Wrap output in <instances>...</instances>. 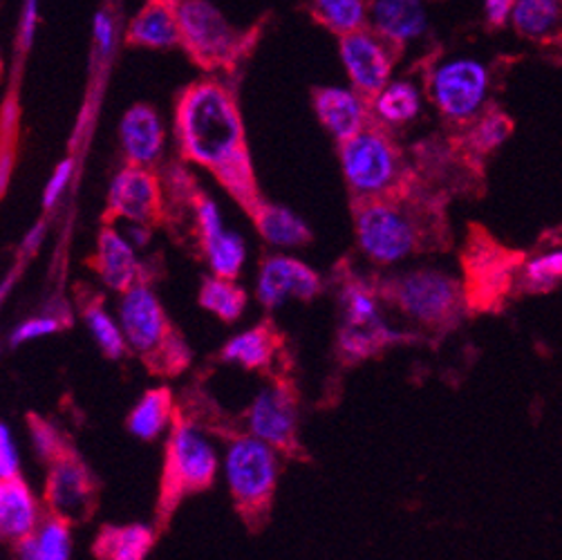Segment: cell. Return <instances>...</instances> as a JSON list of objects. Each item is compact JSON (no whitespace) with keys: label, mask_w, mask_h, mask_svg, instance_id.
<instances>
[{"label":"cell","mask_w":562,"mask_h":560,"mask_svg":"<svg viewBox=\"0 0 562 560\" xmlns=\"http://www.w3.org/2000/svg\"><path fill=\"white\" fill-rule=\"evenodd\" d=\"M120 139L128 164L150 168L161 157L166 142L164 122L157 110L146 103L131 105L120 122Z\"/></svg>","instance_id":"obj_18"},{"label":"cell","mask_w":562,"mask_h":560,"mask_svg":"<svg viewBox=\"0 0 562 560\" xmlns=\"http://www.w3.org/2000/svg\"><path fill=\"white\" fill-rule=\"evenodd\" d=\"M182 45L202 66H227L243 45V34L209 0H178Z\"/></svg>","instance_id":"obj_8"},{"label":"cell","mask_w":562,"mask_h":560,"mask_svg":"<svg viewBox=\"0 0 562 560\" xmlns=\"http://www.w3.org/2000/svg\"><path fill=\"white\" fill-rule=\"evenodd\" d=\"M299 430V406L285 383L262 388L247 411V433L273 448H292Z\"/></svg>","instance_id":"obj_12"},{"label":"cell","mask_w":562,"mask_h":560,"mask_svg":"<svg viewBox=\"0 0 562 560\" xmlns=\"http://www.w3.org/2000/svg\"><path fill=\"white\" fill-rule=\"evenodd\" d=\"M92 495L94 480L81 460L64 453L61 458H56L52 462L45 486V500L52 514L68 520H77L86 516L88 507L92 504Z\"/></svg>","instance_id":"obj_15"},{"label":"cell","mask_w":562,"mask_h":560,"mask_svg":"<svg viewBox=\"0 0 562 560\" xmlns=\"http://www.w3.org/2000/svg\"><path fill=\"white\" fill-rule=\"evenodd\" d=\"M43 238H45V227H43V222H38V224H34V227L27 232V236L23 238V245H21V251L23 254H34L38 247H41V243H43Z\"/></svg>","instance_id":"obj_44"},{"label":"cell","mask_w":562,"mask_h":560,"mask_svg":"<svg viewBox=\"0 0 562 560\" xmlns=\"http://www.w3.org/2000/svg\"><path fill=\"white\" fill-rule=\"evenodd\" d=\"M357 240L376 265H397L417 247L413 217L383 198L368 200L357 213Z\"/></svg>","instance_id":"obj_7"},{"label":"cell","mask_w":562,"mask_h":560,"mask_svg":"<svg viewBox=\"0 0 562 560\" xmlns=\"http://www.w3.org/2000/svg\"><path fill=\"white\" fill-rule=\"evenodd\" d=\"M41 525V504L32 486L21 478L0 482V531L19 542Z\"/></svg>","instance_id":"obj_20"},{"label":"cell","mask_w":562,"mask_h":560,"mask_svg":"<svg viewBox=\"0 0 562 560\" xmlns=\"http://www.w3.org/2000/svg\"><path fill=\"white\" fill-rule=\"evenodd\" d=\"M314 110L323 128L339 142H348L368 128L372 117L363 92L346 86H327L314 94Z\"/></svg>","instance_id":"obj_16"},{"label":"cell","mask_w":562,"mask_h":560,"mask_svg":"<svg viewBox=\"0 0 562 560\" xmlns=\"http://www.w3.org/2000/svg\"><path fill=\"white\" fill-rule=\"evenodd\" d=\"M390 299L413 323L428 327L451 325L462 316V288L441 269H413L390 288Z\"/></svg>","instance_id":"obj_3"},{"label":"cell","mask_w":562,"mask_h":560,"mask_svg":"<svg viewBox=\"0 0 562 560\" xmlns=\"http://www.w3.org/2000/svg\"><path fill=\"white\" fill-rule=\"evenodd\" d=\"M155 545V531L148 525L108 527L97 540V556L101 560H146Z\"/></svg>","instance_id":"obj_27"},{"label":"cell","mask_w":562,"mask_h":560,"mask_svg":"<svg viewBox=\"0 0 562 560\" xmlns=\"http://www.w3.org/2000/svg\"><path fill=\"white\" fill-rule=\"evenodd\" d=\"M516 0H484V16L491 27H502L512 21Z\"/></svg>","instance_id":"obj_40"},{"label":"cell","mask_w":562,"mask_h":560,"mask_svg":"<svg viewBox=\"0 0 562 560\" xmlns=\"http://www.w3.org/2000/svg\"><path fill=\"white\" fill-rule=\"evenodd\" d=\"M161 206V189L155 173L146 166L128 164L112 178L108 209L122 222L150 224Z\"/></svg>","instance_id":"obj_14"},{"label":"cell","mask_w":562,"mask_h":560,"mask_svg":"<svg viewBox=\"0 0 562 560\" xmlns=\"http://www.w3.org/2000/svg\"><path fill=\"white\" fill-rule=\"evenodd\" d=\"M200 303L206 312L215 314L224 323H234L245 314L247 294L232 278L211 276L202 283Z\"/></svg>","instance_id":"obj_29"},{"label":"cell","mask_w":562,"mask_h":560,"mask_svg":"<svg viewBox=\"0 0 562 560\" xmlns=\"http://www.w3.org/2000/svg\"><path fill=\"white\" fill-rule=\"evenodd\" d=\"M562 285V249L533 256L522 267V288L533 294H547Z\"/></svg>","instance_id":"obj_34"},{"label":"cell","mask_w":562,"mask_h":560,"mask_svg":"<svg viewBox=\"0 0 562 560\" xmlns=\"http://www.w3.org/2000/svg\"><path fill=\"white\" fill-rule=\"evenodd\" d=\"M514 133L512 117L504 115L502 110H486L477 120H473V126L469 131V144L477 153H491L507 142Z\"/></svg>","instance_id":"obj_35"},{"label":"cell","mask_w":562,"mask_h":560,"mask_svg":"<svg viewBox=\"0 0 562 560\" xmlns=\"http://www.w3.org/2000/svg\"><path fill=\"white\" fill-rule=\"evenodd\" d=\"M21 475V451L8 424L0 426V480Z\"/></svg>","instance_id":"obj_38"},{"label":"cell","mask_w":562,"mask_h":560,"mask_svg":"<svg viewBox=\"0 0 562 560\" xmlns=\"http://www.w3.org/2000/svg\"><path fill=\"white\" fill-rule=\"evenodd\" d=\"M402 339L404 334L392 325L387 329H361V327L344 325L339 332V348L348 359L363 361L381 352L385 346Z\"/></svg>","instance_id":"obj_32"},{"label":"cell","mask_w":562,"mask_h":560,"mask_svg":"<svg viewBox=\"0 0 562 560\" xmlns=\"http://www.w3.org/2000/svg\"><path fill=\"white\" fill-rule=\"evenodd\" d=\"M198 229L206 262L213 276L236 280L247 262V243L245 238L224 224L222 211L215 200L202 195L195 204Z\"/></svg>","instance_id":"obj_13"},{"label":"cell","mask_w":562,"mask_h":560,"mask_svg":"<svg viewBox=\"0 0 562 560\" xmlns=\"http://www.w3.org/2000/svg\"><path fill=\"white\" fill-rule=\"evenodd\" d=\"M512 25L522 38L555 49L562 45V0H516Z\"/></svg>","instance_id":"obj_22"},{"label":"cell","mask_w":562,"mask_h":560,"mask_svg":"<svg viewBox=\"0 0 562 560\" xmlns=\"http://www.w3.org/2000/svg\"><path fill=\"white\" fill-rule=\"evenodd\" d=\"M120 232L126 236V240H128L135 249L144 247V245L148 243V238H150L148 224H142V222H124V227H122Z\"/></svg>","instance_id":"obj_43"},{"label":"cell","mask_w":562,"mask_h":560,"mask_svg":"<svg viewBox=\"0 0 562 560\" xmlns=\"http://www.w3.org/2000/svg\"><path fill=\"white\" fill-rule=\"evenodd\" d=\"M222 475L245 512H260L278 484V448L251 433L236 435L222 453Z\"/></svg>","instance_id":"obj_2"},{"label":"cell","mask_w":562,"mask_h":560,"mask_svg":"<svg viewBox=\"0 0 562 560\" xmlns=\"http://www.w3.org/2000/svg\"><path fill=\"white\" fill-rule=\"evenodd\" d=\"M312 5L316 19L339 36L363 30L370 19L366 0H312Z\"/></svg>","instance_id":"obj_30"},{"label":"cell","mask_w":562,"mask_h":560,"mask_svg":"<svg viewBox=\"0 0 562 560\" xmlns=\"http://www.w3.org/2000/svg\"><path fill=\"white\" fill-rule=\"evenodd\" d=\"M86 325L92 334L97 348L108 359H122L124 357V352L128 350V341H126L124 329H122L117 316H112L101 305H90L86 310Z\"/></svg>","instance_id":"obj_33"},{"label":"cell","mask_w":562,"mask_h":560,"mask_svg":"<svg viewBox=\"0 0 562 560\" xmlns=\"http://www.w3.org/2000/svg\"><path fill=\"white\" fill-rule=\"evenodd\" d=\"M339 52L352 88L366 97H374L383 86L392 81L390 75L395 56H392L390 43L383 41L376 32L363 27L341 36Z\"/></svg>","instance_id":"obj_10"},{"label":"cell","mask_w":562,"mask_h":560,"mask_svg":"<svg viewBox=\"0 0 562 560\" xmlns=\"http://www.w3.org/2000/svg\"><path fill=\"white\" fill-rule=\"evenodd\" d=\"M368 25L390 45L419 41L428 32L424 0H372Z\"/></svg>","instance_id":"obj_17"},{"label":"cell","mask_w":562,"mask_h":560,"mask_svg":"<svg viewBox=\"0 0 562 560\" xmlns=\"http://www.w3.org/2000/svg\"><path fill=\"white\" fill-rule=\"evenodd\" d=\"M276 352V339L267 327H251L236 336H232L229 344L222 348V359L227 363L258 370L269 366Z\"/></svg>","instance_id":"obj_28"},{"label":"cell","mask_w":562,"mask_h":560,"mask_svg":"<svg viewBox=\"0 0 562 560\" xmlns=\"http://www.w3.org/2000/svg\"><path fill=\"white\" fill-rule=\"evenodd\" d=\"M344 325L361 329H387L379 296L361 283H352L341 292Z\"/></svg>","instance_id":"obj_31"},{"label":"cell","mask_w":562,"mask_h":560,"mask_svg":"<svg viewBox=\"0 0 562 560\" xmlns=\"http://www.w3.org/2000/svg\"><path fill=\"white\" fill-rule=\"evenodd\" d=\"M94 265L101 283L112 292L124 294L128 288L139 283V260L135 247L120 229H103L99 234Z\"/></svg>","instance_id":"obj_19"},{"label":"cell","mask_w":562,"mask_h":560,"mask_svg":"<svg viewBox=\"0 0 562 560\" xmlns=\"http://www.w3.org/2000/svg\"><path fill=\"white\" fill-rule=\"evenodd\" d=\"M256 227L260 236L276 249H294L310 240L305 220L283 204H256Z\"/></svg>","instance_id":"obj_25"},{"label":"cell","mask_w":562,"mask_h":560,"mask_svg":"<svg viewBox=\"0 0 562 560\" xmlns=\"http://www.w3.org/2000/svg\"><path fill=\"white\" fill-rule=\"evenodd\" d=\"M131 43L168 49L182 43L178 0H148L128 27Z\"/></svg>","instance_id":"obj_21"},{"label":"cell","mask_w":562,"mask_h":560,"mask_svg":"<svg viewBox=\"0 0 562 560\" xmlns=\"http://www.w3.org/2000/svg\"><path fill=\"white\" fill-rule=\"evenodd\" d=\"M36 19H38V0H25L23 8V21H21V43L27 47L34 38L36 30Z\"/></svg>","instance_id":"obj_42"},{"label":"cell","mask_w":562,"mask_h":560,"mask_svg":"<svg viewBox=\"0 0 562 560\" xmlns=\"http://www.w3.org/2000/svg\"><path fill=\"white\" fill-rule=\"evenodd\" d=\"M117 318L128 341V350L137 355L157 359L173 341L171 325H168L157 294L142 280L122 294Z\"/></svg>","instance_id":"obj_9"},{"label":"cell","mask_w":562,"mask_h":560,"mask_svg":"<svg viewBox=\"0 0 562 560\" xmlns=\"http://www.w3.org/2000/svg\"><path fill=\"white\" fill-rule=\"evenodd\" d=\"M176 131L184 155L254 211L258 204L254 171L234 94L217 81L193 83L178 101Z\"/></svg>","instance_id":"obj_1"},{"label":"cell","mask_w":562,"mask_h":560,"mask_svg":"<svg viewBox=\"0 0 562 560\" xmlns=\"http://www.w3.org/2000/svg\"><path fill=\"white\" fill-rule=\"evenodd\" d=\"M488 90L491 72L473 56L443 59L428 77V97L441 115L456 124H467L482 115Z\"/></svg>","instance_id":"obj_4"},{"label":"cell","mask_w":562,"mask_h":560,"mask_svg":"<svg viewBox=\"0 0 562 560\" xmlns=\"http://www.w3.org/2000/svg\"><path fill=\"white\" fill-rule=\"evenodd\" d=\"M222 471V456L215 441L193 422L180 419L168 435L166 446V491L173 500L202 491Z\"/></svg>","instance_id":"obj_5"},{"label":"cell","mask_w":562,"mask_h":560,"mask_svg":"<svg viewBox=\"0 0 562 560\" xmlns=\"http://www.w3.org/2000/svg\"><path fill=\"white\" fill-rule=\"evenodd\" d=\"M19 560H70L72 558V529L70 520L52 514L41 520L34 534L16 542Z\"/></svg>","instance_id":"obj_24"},{"label":"cell","mask_w":562,"mask_h":560,"mask_svg":"<svg viewBox=\"0 0 562 560\" xmlns=\"http://www.w3.org/2000/svg\"><path fill=\"white\" fill-rule=\"evenodd\" d=\"M321 292V276L303 260L273 254L256 278V299L267 310H278L290 301H312Z\"/></svg>","instance_id":"obj_11"},{"label":"cell","mask_w":562,"mask_h":560,"mask_svg":"<svg viewBox=\"0 0 562 560\" xmlns=\"http://www.w3.org/2000/svg\"><path fill=\"white\" fill-rule=\"evenodd\" d=\"M72 173H75V161L72 159H64L59 161V166L54 168L47 184H45V191H43V206L45 209H52L56 202H59L72 180Z\"/></svg>","instance_id":"obj_39"},{"label":"cell","mask_w":562,"mask_h":560,"mask_svg":"<svg viewBox=\"0 0 562 560\" xmlns=\"http://www.w3.org/2000/svg\"><path fill=\"white\" fill-rule=\"evenodd\" d=\"M61 329V318H56L52 314H41V316H32L21 321L12 334H10V344L12 348H21L27 346L32 341L45 339V336H52Z\"/></svg>","instance_id":"obj_36"},{"label":"cell","mask_w":562,"mask_h":560,"mask_svg":"<svg viewBox=\"0 0 562 560\" xmlns=\"http://www.w3.org/2000/svg\"><path fill=\"white\" fill-rule=\"evenodd\" d=\"M173 424V397L168 388H153L128 415V430L144 439H159Z\"/></svg>","instance_id":"obj_26"},{"label":"cell","mask_w":562,"mask_h":560,"mask_svg":"<svg viewBox=\"0 0 562 560\" xmlns=\"http://www.w3.org/2000/svg\"><path fill=\"white\" fill-rule=\"evenodd\" d=\"M339 155L348 187L363 200L383 198L400 180V153L379 128L341 142Z\"/></svg>","instance_id":"obj_6"},{"label":"cell","mask_w":562,"mask_h":560,"mask_svg":"<svg viewBox=\"0 0 562 560\" xmlns=\"http://www.w3.org/2000/svg\"><path fill=\"white\" fill-rule=\"evenodd\" d=\"M30 439H32L34 453H36L41 460L49 462V464H52L56 458L64 456L59 430H56L49 422L32 419V422H30Z\"/></svg>","instance_id":"obj_37"},{"label":"cell","mask_w":562,"mask_h":560,"mask_svg":"<svg viewBox=\"0 0 562 560\" xmlns=\"http://www.w3.org/2000/svg\"><path fill=\"white\" fill-rule=\"evenodd\" d=\"M372 117L385 126H404L419 117L422 90L408 79H392L370 97Z\"/></svg>","instance_id":"obj_23"},{"label":"cell","mask_w":562,"mask_h":560,"mask_svg":"<svg viewBox=\"0 0 562 560\" xmlns=\"http://www.w3.org/2000/svg\"><path fill=\"white\" fill-rule=\"evenodd\" d=\"M12 280H14V273L3 280V299H8V294H10V290H12Z\"/></svg>","instance_id":"obj_45"},{"label":"cell","mask_w":562,"mask_h":560,"mask_svg":"<svg viewBox=\"0 0 562 560\" xmlns=\"http://www.w3.org/2000/svg\"><path fill=\"white\" fill-rule=\"evenodd\" d=\"M94 41H97V47L103 52V54H110L112 45H115V23H112L110 14L105 12H99L94 16Z\"/></svg>","instance_id":"obj_41"}]
</instances>
